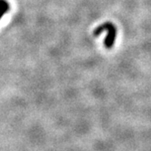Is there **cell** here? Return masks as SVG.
<instances>
[{
  "label": "cell",
  "instance_id": "1",
  "mask_svg": "<svg viewBox=\"0 0 151 151\" xmlns=\"http://www.w3.org/2000/svg\"><path fill=\"white\" fill-rule=\"evenodd\" d=\"M107 31V36L105 40V45L107 48H111L114 45V41L116 38V27L110 23V22H106L102 24L101 26L98 27L95 30H94V36L98 37L99 36V34L103 31Z\"/></svg>",
  "mask_w": 151,
  "mask_h": 151
},
{
  "label": "cell",
  "instance_id": "2",
  "mask_svg": "<svg viewBox=\"0 0 151 151\" xmlns=\"http://www.w3.org/2000/svg\"><path fill=\"white\" fill-rule=\"evenodd\" d=\"M9 9H10V6L6 0H0V13H1L0 17L2 18L9 11Z\"/></svg>",
  "mask_w": 151,
  "mask_h": 151
}]
</instances>
